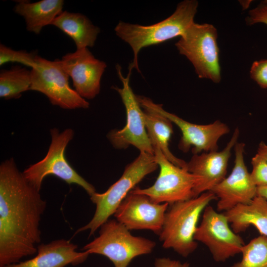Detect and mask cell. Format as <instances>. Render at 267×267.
Returning <instances> with one entry per match:
<instances>
[{
	"label": "cell",
	"mask_w": 267,
	"mask_h": 267,
	"mask_svg": "<svg viewBox=\"0 0 267 267\" xmlns=\"http://www.w3.org/2000/svg\"><path fill=\"white\" fill-rule=\"evenodd\" d=\"M250 177L257 187L267 186V161L256 154L251 160Z\"/></svg>",
	"instance_id": "d4e9b609"
},
{
	"label": "cell",
	"mask_w": 267,
	"mask_h": 267,
	"mask_svg": "<svg viewBox=\"0 0 267 267\" xmlns=\"http://www.w3.org/2000/svg\"><path fill=\"white\" fill-rule=\"evenodd\" d=\"M46 207L40 191L18 169L13 158L0 165V267L37 252L40 224Z\"/></svg>",
	"instance_id": "6da1fadb"
},
{
	"label": "cell",
	"mask_w": 267,
	"mask_h": 267,
	"mask_svg": "<svg viewBox=\"0 0 267 267\" xmlns=\"http://www.w3.org/2000/svg\"><path fill=\"white\" fill-rule=\"evenodd\" d=\"M60 61L71 78L75 90L81 97L92 99L99 93L105 62L95 58L88 47L67 53Z\"/></svg>",
	"instance_id": "9a60e30c"
},
{
	"label": "cell",
	"mask_w": 267,
	"mask_h": 267,
	"mask_svg": "<svg viewBox=\"0 0 267 267\" xmlns=\"http://www.w3.org/2000/svg\"><path fill=\"white\" fill-rule=\"evenodd\" d=\"M152 145L155 161L160 168L158 177L152 186L143 189L136 187L131 191L145 195L154 203L169 205L194 198L193 190L200 178L173 164L157 144Z\"/></svg>",
	"instance_id": "ba28073f"
},
{
	"label": "cell",
	"mask_w": 267,
	"mask_h": 267,
	"mask_svg": "<svg viewBox=\"0 0 267 267\" xmlns=\"http://www.w3.org/2000/svg\"><path fill=\"white\" fill-rule=\"evenodd\" d=\"M136 97L140 104L149 106L178 127L182 134L178 148L184 152H188L191 148L193 154L218 151L219 140L230 131L227 125L220 121L207 125L193 124L166 111L162 105L155 103L148 97Z\"/></svg>",
	"instance_id": "7c38bea8"
},
{
	"label": "cell",
	"mask_w": 267,
	"mask_h": 267,
	"mask_svg": "<svg viewBox=\"0 0 267 267\" xmlns=\"http://www.w3.org/2000/svg\"><path fill=\"white\" fill-rule=\"evenodd\" d=\"M245 146L243 142L236 143L234 165L231 173L210 191L217 198L218 211L225 212L237 205L249 204L257 196V187L244 161Z\"/></svg>",
	"instance_id": "4fadbf2b"
},
{
	"label": "cell",
	"mask_w": 267,
	"mask_h": 267,
	"mask_svg": "<svg viewBox=\"0 0 267 267\" xmlns=\"http://www.w3.org/2000/svg\"><path fill=\"white\" fill-rule=\"evenodd\" d=\"M31 69L29 90L43 93L53 105L64 109L89 107V103L70 87L69 76L60 60L50 61L38 55L35 66Z\"/></svg>",
	"instance_id": "9c48e42d"
},
{
	"label": "cell",
	"mask_w": 267,
	"mask_h": 267,
	"mask_svg": "<svg viewBox=\"0 0 267 267\" xmlns=\"http://www.w3.org/2000/svg\"><path fill=\"white\" fill-rule=\"evenodd\" d=\"M31 73L25 68L13 66L0 72V97L5 99L18 98L30 89Z\"/></svg>",
	"instance_id": "7402d4cb"
},
{
	"label": "cell",
	"mask_w": 267,
	"mask_h": 267,
	"mask_svg": "<svg viewBox=\"0 0 267 267\" xmlns=\"http://www.w3.org/2000/svg\"><path fill=\"white\" fill-rule=\"evenodd\" d=\"M202 217L194 239L208 248L216 262H224L241 253L245 244L243 240L230 227L224 213H218L208 205L204 209Z\"/></svg>",
	"instance_id": "8fae6325"
},
{
	"label": "cell",
	"mask_w": 267,
	"mask_h": 267,
	"mask_svg": "<svg viewBox=\"0 0 267 267\" xmlns=\"http://www.w3.org/2000/svg\"><path fill=\"white\" fill-rule=\"evenodd\" d=\"M78 245L70 240L60 239L37 246V255L25 261L5 266L3 267H64L82 264L88 259L89 253L86 251H76Z\"/></svg>",
	"instance_id": "e0dca14e"
},
{
	"label": "cell",
	"mask_w": 267,
	"mask_h": 267,
	"mask_svg": "<svg viewBox=\"0 0 267 267\" xmlns=\"http://www.w3.org/2000/svg\"><path fill=\"white\" fill-rule=\"evenodd\" d=\"M250 76L262 88H267V59L253 62L250 70Z\"/></svg>",
	"instance_id": "484cf974"
},
{
	"label": "cell",
	"mask_w": 267,
	"mask_h": 267,
	"mask_svg": "<svg viewBox=\"0 0 267 267\" xmlns=\"http://www.w3.org/2000/svg\"><path fill=\"white\" fill-rule=\"evenodd\" d=\"M217 198L211 191L170 205L159 235L162 246L172 249L183 257L193 253L198 247L194 235L201 215Z\"/></svg>",
	"instance_id": "3957f363"
},
{
	"label": "cell",
	"mask_w": 267,
	"mask_h": 267,
	"mask_svg": "<svg viewBox=\"0 0 267 267\" xmlns=\"http://www.w3.org/2000/svg\"><path fill=\"white\" fill-rule=\"evenodd\" d=\"M169 206L168 203H154L145 195L131 191L114 215L129 230L147 229L159 235Z\"/></svg>",
	"instance_id": "5bb4252c"
},
{
	"label": "cell",
	"mask_w": 267,
	"mask_h": 267,
	"mask_svg": "<svg viewBox=\"0 0 267 267\" xmlns=\"http://www.w3.org/2000/svg\"><path fill=\"white\" fill-rule=\"evenodd\" d=\"M63 0H42L35 2L18 1L14 8L25 20L27 31L39 34L43 28L51 25L63 11Z\"/></svg>",
	"instance_id": "d6986e66"
},
{
	"label": "cell",
	"mask_w": 267,
	"mask_h": 267,
	"mask_svg": "<svg viewBox=\"0 0 267 267\" xmlns=\"http://www.w3.org/2000/svg\"><path fill=\"white\" fill-rule=\"evenodd\" d=\"M75 42L77 49L94 46L100 29L85 15L63 11L52 22Z\"/></svg>",
	"instance_id": "ffe728a7"
},
{
	"label": "cell",
	"mask_w": 267,
	"mask_h": 267,
	"mask_svg": "<svg viewBox=\"0 0 267 267\" xmlns=\"http://www.w3.org/2000/svg\"><path fill=\"white\" fill-rule=\"evenodd\" d=\"M38 56L35 52L24 50H15L2 44H0V65L8 62H17L33 68Z\"/></svg>",
	"instance_id": "cb8c5ba5"
},
{
	"label": "cell",
	"mask_w": 267,
	"mask_h": 267,
	"mask_svg": "<svg viewBox=\"0 0 267 267\" xmlns=\"http://www.w3.org/2000/svg\"><path fill=\"white\" fill-rule=\"evenodd\" d=\"M224 213L235 233L253 225L261 235L267 237V201L263 197L257 195L250 203L237 205Z\"/></svg>",
	"instance_id": "ac0fdd59"
},
{
	"label": "cell",
	"mask_w": 267,
	"mask_h": 267,
	"mask_svg": "<svg viewBox=\"0 0 267 267\" xmlns=\"http://www.w3.org/2000/svg\"><path fill=\"white\" fill-rule=\"evenodd\" d=\"M129 230L117 220L109 219L100 226L98 236L82 250L107 257L114 267H128L133 259L151 253L156 246L154 241L134 236Z\"/></svg>",
	"instance_id": "5b68a950"
},
{
	"label": "cell",
	"mask_w": 267,
	"mask_h": 267,
	"mask_svg": "<svg viewBox=\"0 0 267 267\" xmlns=\"http://www.w3.org/2000/svg\"><path fill=\"white\" fill-rule=\"evenodd\" d=\"M240 262L229 267H267V237L261 235L243 246Z\"/></svg>",
	"instance_id": "603a6c76"
},
{
	"label": "cell",
	"mask_w": 267,
	"mask_h": 267,
	"mask_svg": "<svg viewBox=\"0 0 267 267\" xmlns=\"http://www.w3.org/2000/svg\"><path fill=\"white\" fill-rule=\"evenodd\" d=\"M158 167L154 154L140 152L138 156L127 166L120 178L105 192H95L90 196L96 206L94 214L87 224L76 230L75 235L86 230H89V236L94 234L114 215L120 204L135 186Z\"/></svg>",
	"instance_id": "277c9868"
},
{
	"label": "cell",
	"mask_w": 267,
	"mask_h": 267,
	"mask_svg": "<svg viewBox=\"0 0 267 267\" xmlns=\"http://www.w3.org/2000/svg\"><path fill=\"white\" fill-rule=\"evenodd\" d=\"M217 38L213 25L193 22L175 44L179 53L191 62L199 78L216 83L221 80Z\"/></svg>",
	"instance_id": "52a82bcc"
},
{
	"label": "cell",
	"mask_w": 267,
	"mask_h": 267,
	"mask_svg": "<svg viewBox=\"0 0 267 267\" xmlns=\"http://www.w3.org/2000/svg\"><path fill=\"white\" fill-rule=\"evenodd\" d=\"M51 143L45 156L30 165L22 173L27 180L40 191L43 181L48 175H54L69 184L82 187L90 196L96 192L94 187L81 176L67 161L65 152L74 136L73 130L65 129L60 132L57 128L50 130Z\"/></svg>",
	"instance_id": "8992f818"
},
{
	"label": "cell",
	"mask_w": 267,
	"mask_h": 267,
	"mask_svg": "<svg viewBox=\"0 0 267 267\" xmlns=\"http://www.w3.org/2000/svg\"><path fill=\"white\" fill-rule=\"evenodd\" d=\"M155 267H190L187 263H181L168 258H159L155 261Z\"/></svg>",
	"instance_id": "83f0119b"
},
{
	"label": "cell",
	"mask_w": 267,
	"mask_h": 267,
	"mask_svg": "<svg viewBox=\"0 0 267 267\" xmlns=\"http://www.w3.org/2000/svg\"><path fill=\"white\" fill-rule=\"evenodd\" d=\"M198 4L195 0L181 1L170 16L151 25L119 22L114 29L116 34L131 46L134 52L133 61L129 67L139 72L138 54L142 48L182 36L194 22Z\"/></svg>",
	"instance_id": "7a4b0ae2"
},
{
	"label": "cell",
	"mask_w": 267,
	"mask_h": 267,
	"mask_svg": "<svg viewBox=\"0 0 267 267\" xmlns=\"http://www.w3.org/2000/svg\"><path fill=\"white\" fill-rule=\"evenodd\" d=\"M116 69L123 87L121 88L113 87V88L118 91L124 103L127 114V123L122 129L110 131L107 137L117 149H126L133 145L140 152L154 154V149L145 125L143 111L130 85L132 69H129L126 77L123 76L119 65H117Z\"/></svg>",
	"instance_id": "30bf717a"
},
{
	"label": "cell",
	"mask_w": 267,
	"mask_h": 267,
	"mask_svg": "<svg viewBox=\"0 0 267 267\" xmlns=\"http://www.w3.org/2000/svg\"><path fill=\"white\" fill-rule=\"evenodd\" d=\"M239 135L237 128L223 150L193 154L187 162V170L201 179L194 189V197L210 191L225 178L231 150L237 142Z\"/></svg>",
	"instance_id": "2e32d148"
},
{
	"label": "cell",
	"mask_w": 267,
	"mask_h": 267,
	"mask_svg": "<svg viewBox=\"0 0 267 267\" xmlns=\"http://www.w3.org/2000/svg\"><path fill=\"white\" fill-rule=\"evenodd\" d=\"M246 21L248 25L259 23L267 25V1L262 2L257 7L250 10Z\"/></svg>",
	"instance_id": "4316f807"
},
{
	"label": "cell",
	"mask_w": 267,
	"mask_h": 267,
	"mask_svg": "<svg viewBox=\"0 0 267 267\" xmlns=\"http://www.w3.org/2000/svg\"><path fill=\"white\" fill-rule=\"evenodd\" d=\"M140 105L144 109L143 118L151 144H157L164 155L173 164L187 169V162L173 155L169 147V141L173 134L172 122L149 106L143 104Z\"/></svg>",
	"instance_id": "44dd1931"
},
{
	"label": "cell",
	"mask_w": 267,
	"mask_h": 267,
	"mask_svg": "<svg viewBox=\"0 0 267 267\" xmlns=\"http://www.w3.org/2000/svg\"><path fill=\"white\" fill-rule=\"evenodd\" d=\"M257 195L263 197L267 201V186L257 187Z\"/></svg>",
	"instance_id": "f546056e"
},
{
	"label": "cell",
	"mask_w": 267,
	"mask_h": 267,
	"mask_svg": "<svg viewBox=\"0 0 267 267\" xmlns=\"http://www.w3.org/2000/svg\"><path fill=\"white\" fill-rule=\"evenodd\" d=\"M257 154L267 161V144L266 143L261 141L259 143Z\"/></svg>",
	"instance_id": "f1b7e54d"
}]
</instances>
